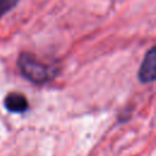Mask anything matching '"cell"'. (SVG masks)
Listing matches in <instances>:
<instances>
[{
    "label": "cell",
    "instance_id": "cell-3",
    "mask_svg": "<svg viewBox=\"0 0 156 156\" xmlns=\"http://www.w3.org/2000/svg\"><path fill=\"white\" fill-rule=\"evenodd\" d=\"M4 105H5L7 111L15 112V113L26 112L28 110V107H29L26 96L20 94V93H10V94H7L5 100H4Z\"/></svg>",
    "mask_w": 156,
    "mask_h": 156
},
{
    "label": "cell",
    "instance_id": "cell-2",
    "mask_svg": "<svg viewBox=\"0 0 156 156\" xmlns=\"http://www.w3.org/2000/svg\"><path fill=\"white\" fill-rule=\"evenodd\" d=\"M155 78H156V50L155 48H151L144 56V60L139 68V79L143 83H151L155 80Z\"/></svg>",
    "mask_w": 156,
    "mask_h": 156
},
{
    "label": "cell",
    "instance_id": "cell-4",
    "mask_svg": "<svg viewBox=\"0 0 156 156\" xmlns=\"http://www.w3.org/2000/svg\"><path fill=\"white\" fill-rule=\"evenodd\" d=\"M17 2H18V0H0V18L5 13L11 11L17 5Z\"/></svg>",
    "mask_w": 156,
    "mask_h": 156
},
{
    "label": "cell",
    "instance_id": "cell-1",
    "mask_svg": "<svg viewBox=\"0 0 156 156\" xmlns=\"http://www.w3.org/2000/svg\"><path fill=\"white\" fill-rule=\"evenodd\" d=\"M17 66L26 79L38 85L51 82L58 72L55 66L43 62L30 52H22L17 58Z\"/></svg>",
    "mask_w": 156,
    "mask_h": 156
}]
</instances>
